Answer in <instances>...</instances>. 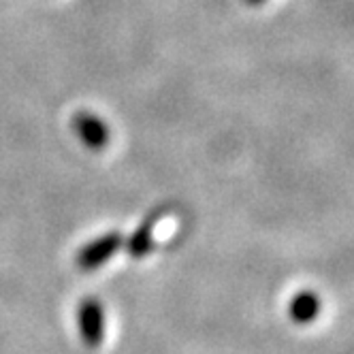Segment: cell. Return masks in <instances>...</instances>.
<instances>
[{
    "instance_id": "6",
    "label": "cell",
    "mask_w": 354,
    "mask_h": 354,
    "mask_svg": "<svg viewBox=\"0 0 354 354\" xmlns=\"http://www.w3.org/2000/svg\"><path fill=\"white\" fill-rule=\"evenodd\" d=\"M245 3H250V5H261L263 0H245Z\"/></svg>"
},
{
    "instance_id": "5",
    "label": "cell",
    "mask_w": 354,
    "mask_h": 354,
    "mask_svg": "<svg viewBox=\"0 0 354 354\" xmlns=\"http://www.w3.org/2000/svg\"><path fill=\"white\" fill-rule=\"evenodd\" d=\"M288 314H290V318L297 324H310L320 314V299H318V295H314L310 290H303V292L295 295L292 301H290Z\"/></svg>"
},
{
    "instance_id": "1",
    "label": "cell",
    "mask_w": 354,
    "mask_h": 354,
    "mask_svg": "<svg viewBox=\"0 0 354 354\" xmlns=\"http://www.w3.org/2000/svg\"><path fill=\"white\" fill-rule=\"evenodd\" d=\"M122 243H124V235L120 231L100 235L77 250V254H75V265L84 271H92L100 265H105L122 248Z\"/></svg>"
},
{
    "instance_id": "2",
    "label": "cell",
    "mask_w": 354,
    "mask_h": 354,
    "mask_svg": "<svg viewBox=\"0 0 354 354\" xmlns=\"http://www.w3.org/2000/svg\"><path fill=\"white\" fill-rule=\"evenodd\" d=\"M77 328L88 348H98L105 337V310L103 303L94 297H88L77 308Z\"/></svg>"
},
{
    "instance_id": "3",
    "label": "cell",
    "mask_w": 354,
    "mask_h": 354,
    "mask_svg": "<svg viewBox=\"0 0 354 354\" xmlns=\"http://www.w3.org/2000/svg\"><path fill=\"white\" fill-rule=\"evenodd\" d=\"M71 124H73L75 135H77L90 149H103L111 139L109 126L90 111H77L73 115Z\"/></svg>"
},
{
    "instance_id": "4",
    "label": "cell",
    "mask_w": 354,
    "mask_h": 354,
    "mask_svg": "<svg viewBox=\"0 0 354 354\" xmlns=\"http://www.w3.org/2000/svg\"><path fill=\"white\" fill-rule=\"evenodd\" d=\"M167 214V207H156V209H151L143 222L137 226V231L129 237V241H126V250H129V254L133 259H145L151 248H154V231H156V226L160 222V218Z\"/></svg>"
}]
</instances>
